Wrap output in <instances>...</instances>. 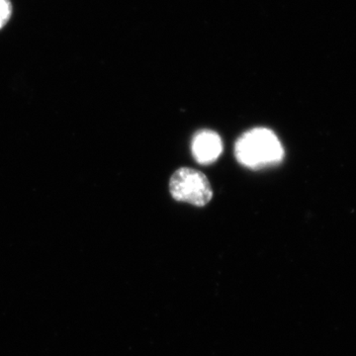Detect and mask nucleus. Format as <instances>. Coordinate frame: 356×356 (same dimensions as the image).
I'll return each instance as SVG.
<instances>
[{"label": "nucleus", "mask_w": 356, "mask_h": 356, "mask_svg": "<svg viewBox=\"0 0 356 356\" xmlns=\"http://www.w3.org/2000/svg\"><path fill=\"white\" fill-rule=\"evenodd\" d=\"M235 154L241 165L257 170L278 165L284 158V149L273 131L254 128L236 140Z\"/></svg>", "instance_id": "nucleus-1"}, {"label": "nucleus", "mask_w": 356, "mask_h": 356, "mask_svg": "<svg viewBox=\"0 0 356 356\" xmlns=\"http://www.w3.org/2000/svg\"><path fill=\"white\" fill-rule=\"evenodd\" d=\"M170 192L175 200L198 207L207 205L213 197L212 187L206 175L189 168H179L173 173Z\"/></svg>", "instance_id": "nucleus-2"}, {"label": "nucleus", "mask_w": 356, "mask_h": 356, "mask_svg": "<svg viewBox=\"0 0 356 356\" xmlns=\"http://www.w3.org/2000/svg\"><path fill=\"white\" fill-rule=\"evenodd\" d=\"M192 154L200 165H208L221 156V138L214 131L203 130L194 136L191 145Z\"/></svg>", "instance_id": "nucleus-3"}, {"label": "nucleus", "mask_w": 356, "mask_h": 356, "mask_svg": "<svg viewBox=\"0 0 356 356\" xmlns=\"http://www.w3.org/2000/svg\"><path fill=\"white\" fill-rule=\"evenodd\" d=\"M13 7L10 0H0V30L10 20Z\"/></svg>", "instance_id": "nucleus-4"}]
</instances>
